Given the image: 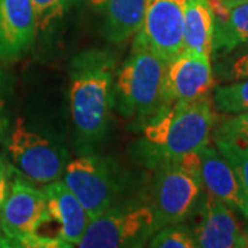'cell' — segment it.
<instances>
[{"mask_svg": "<svg viewBox=\"0 0 248 248\" xmlns=\"http://www.w3.org/2000/svg\"><path fill=\"white\" fill-rule=\"evenodd\" d=\"M116 57L108 48H87L69 63V107L76 145L94 151L109 131L113 108Z\"/></svg>", "mask_w": 248, "mask_h": 248, "instance_id": "obj_1", "label": "cell"}, {"mask_svg": "<svg viewBox=\"0 0 248 248\" xmlns=\"http://www.w3.org/2000/svg\"><path fill=\"white\" fill-rule=\"evenodd\" d=\"M214 123L213 101L208 97L161 108L142 130L138 159L156 169L177 163L208 143Z\"/></svg>", "mask_w": 248, "mask_h": 248, "instance_id": "obj_2", "label": "cell"}, {"mask_svg": "<svg viewBox=\"0 0 248 248\" xmlns=\"http://www.w3.org/2000/svg\"><path fill=\"white\" fill-rule=\"evenodd\" d=\"M167 61L151 50L135 47L117 71L113 107L124 117L151 119L161 109V89Z\"/></svg>", "mask_w": 248, "mask_h": 248, "instance_id": "obj_3", "label": "cell"}, {"mask_svg": "<svg viewBox=\"0 0 248 248\" xmlns=\"http://www.w3.org/2000/svg\"><path fill=\"white\" fill-rule=\"evenodd\" d=\"M50 221L45 190L28 182L17 170L11 169L9 190L0 210V243L18 247L48 248L51 241L39 234L43 223Z\"/></svg>", "mask_w": 248, "mask_h": 248, "instance_id": "obj_4", "label": "cell"}, {"mask_svg": "<svg viewBox=\"0 0 248 248\" xmlns=\"http://www.w3.org/2000/svg\"><path fill=\"white\" fill-rule=\"evenodd\" d=\"M152 205L113 204L98 217L90 219L81 236L79 248L143 247L159 231Z\"/></svg>", "mask_w": 248, "mask_h": 248, "instance_id": "obj_5", "label": "cell"}, {"mask_svg": "<svg viewBox=\"0 0 248 248\" xmlns=\"http://www.w3.org/2000/svg\"><path fill=\"white\" fill-rule=\"evenodd\" d=\"M7 152L14 169L28 181L47 185L61 179L66 166V153L42 134L31 130L21 117L7 137Z\"/></svg>", "mask_w": 248, "mask_h": 248, "instance_id": "obj_6", "label": "cell"}, {"mask_svg": "<svg viewBox=\"0 0 248 248\" xmlns=\"http://www.w3.org/2000/svg\"><path fill=\"white\" fill-rule=\"evenodd\" d=\"M62 181L79 199L90 219L116 203V166L108 157L83 153L66 163Z\"/></svg>", "mask_w": 248, "mask_h": 248, "instance_id": "obj_7", "label": "cell"}, {"mask_svg": "<svg viewBox=\"0 0 248 248\" xmlns=\"http://www.w3.org/2000/svg\"><path fill=\"white\" fill-rule=\"evenodd\" d=\"M203 190L200 177L179 163L157 167L152 208L159 226L184 222L196 210Z\"/></svg>", "mask_w": 248, "mask_h": 248, "instance_id": "obj_8", "label": "cell"}, {"mask_svg": "<svg viewBox=\"0 0 248 248\" xmlns=\"http://www.w3.org/2000/svg\"><path fill=\"white\" fill-rule=\"evenodd\" d=\"M186 0H146L145 14L133 46L151 50L169 62L184 50Z\"/></svg>", "mask_w": 248, "mask_h": 248, "instance_id": "obj_9", "label": "cell"}, {"mask_svg": "<svg viewBox=\"0 0 248 248\" xmlns=\"http://www.w3.org/2000/svg\"><path fill=\"white\" fill-rule=\"evenodd\" d=\"M214 83L211 55L182 50L166 65L161 108L208 97Z\"/></svg>", "mask_w": 248, "mask_h": 248, "instance_id": "obj_10", "label": "cell"}, {"mask_svg": "<svg viewBox=\"0 0 248 248\" xmlns=\"http://www.w3.org/2000/svg\"><path fill=\"white\" fill-rule=\"evenodd\" d=\"M199 222L195 226L196 247L200 248H246L244 231L234 217V211L210 193H202L196 205Z\"/></svg>", "mask_w": 248, "mask_h": 248, "instance_id": "obj_11", "label": "cell"}, {"mask_svg": "<svg viewBox=\"0 0 248 248\" xmlns=\"http://www.w3.org/2000/svg\"><path fill=\"white\" fill-rule=\"evenodd\" d=\"M37 35L32 0H0V61L27 55Z\"/></svg>", "mask_w": 248, "mask_h": 248, "instance_id": "obj_12", "label": "cell"}, {"mask_svg": "<svg viewBox=\"0 0 248 248\" xmlns=\"http://www.w3.org/2000/svg\"><path fill=\"white\" fill-rule=\"evenodd\" d=\"M199 172L207 193L225 203L233 211L248 218V196L231 163L208 143L199 149Z\"/></svg>", "mask_w": 248, "mask_h": 248, "instance_id": "obj_13", "label": "cell"}, {"mask_svg": "<svg viewBox=\"0 0 248 248\" xmlns=\"http://www.w3.org/2000/svg\"><path fill=\"white\" fill-rule=\"evenodd\" d=\"M50 219L58 225V239L63 247H78L87 229L90 217L79 199L63 181H54L43 187Z\"/></svg>", "mask_w": 248, "mask_h": 248, "instance_id": "obj_14", "label": "cell"}, {"mask_svg": "<svg viewBox=\"0 0 248 248\" xmlns=\"http://www.w3.org/2000/svg\"><path fill=\"white\" fill-rule=\"evenodd\" d=\"M104 19L102 33L112 43H123L140 31L146 0H90Z\"/></svg>", "mask_w": 248, "mask_h": 248, "instance_id": "obj_15", "label": "cell"}, {"mask_svg": "<svg viewBox=\"0 0 248 248\" xmlns=\"http://www.w3.org/2000/svg\"><path fill=\"white\" fill-rule=\"evenodd\" d=\"M215 29L211 0H186L184 18V50L211 55Z\"/></svg>", "mask_w": 248, "mask_h": 248, "instance_id": "obj_16", "label": "cell"}, {"mask_svg": "<svg viewBox=\"0 0 248 248\" xmlns=\"http://www.w3.org/2000/svg\"><path fill=\"white\" fill-rule=\"evenodd\" d=\"M248 43V3L236 4L215 17L211 57L219 60L239 46Z\"/></svg>", "mask_w": 248, "mask_h": 248, "instance_id": "obj_17", "label": "cell"}, {"mask_svg": "<svg viewBox=\"0 0 248 248\" xmlns=\"http://www.w3.org/2000/svg\"><path fill=\"white\" fill-rule=\"evenodd\" d=\"M213 107L225 115L248 112V79L231 81L214 91Z\"/></svg>", "mask_w": 248, "mask_h": 248, "instance_id": "obj_18", "label": "cell"}, {"mask_svg": "<svg viewBox=\"0 0 248 248\" xmlns=\"http://www.w3.org/2000/svg\"><path fill=\"white\" fill-rule=\"evenodd\" d=\"M153 248H196L193 231L182 222L161 226L149 241Z\"/></svg>", "mask_w": 248, "mask_h": 248, "instance_id": "obj_19", "label": "cell"}, {"mask_svg": "<svg viewBox=\"0 0 248 248\" xmlns=\"http://www.w3.org/2000/svg\"><path fill=\"white\" fill-rule=\"evenodd\" d=\"M79 1L80 0H32L37 33L48 31Z\"/></svg>", "mask_w": 248, "mask_h": 248, "instance_id": "obj_20", "label": "cell"}, {"mask_svg": "<svg viewBox=\"0 0 248 248\" xmlns=\"http://www.w3.org/2000/svg\"><path fill=\"white\" fill-rule=\"evenodd\" d=\"M217 76L223 81L248 79V43L217 60Z\"/></svg>", "mask_w": 248, "mask_h": 248, "instance_id": "obj_21", "label": "cell"}, {"mask_svg": "<svg viewBox=\"0 0 248 248\" xmlns=\"http://www.w3.org/2000/svg\"><path fill=\"white\" fill-rule=\"evenodd\" d=\"M214 138L248 148V112L222 119L214 131Z\"/></svg>", "mask_w": 248, "mask_h": 248, "instance_id": "obj_22", "label": "cell"}, {"mask_svg": "<svg viewBox=\"0 0 248 248\" xmlns=\"http://www.w3.org/2000/svg\"><path fill=\"white\" fill-rule=\"evenodd\" d=\"M215 143L217 149L231 163L232 169L234 170L240 184L248 196V148L222 140H215Z\"/></svg>", "mask_w": 248, "mask_h": 248, "instance_id": "obj_23", "label": "cell"}, {"mask_svg": "<svg viewBox=\"0 0 248 248\" xmlns=\"http://www.w3.org/2000/svg\"><path fill=\"white\" fill-rule=\"evenodd\" d=\"M13 93V80L9 73L0 69V142L7 141L10 134V101Z\"/></svg>", "mask_w": 248, "mask_h": 248, "instance_id": "obj_24", "label": "cell"}, {"mask_svg": "<svg viewBox=\"0 0 248 248\" xmlns=\"http://www.w3.org/2000/svg\"><path fill=\"white\" fill-rule=\"evenodd\" d=\"M11 169L13 167L7 164L4 157L0 156V210L3 207V203H4L6 196H7V190H9Z\"/></svg>", "mask_w": 248, "mask_h": 248, "instance_id": "obj_25", "label": "cell"}, {"mask_svg": "<svg viewBox=\"0 0 248 248\" xmlns=\"http://www.w3.org/2000/svg\"><path fill=\"white\" fill-rule=\"evenodd\" d=\"M241 3H248V0H211L214 16L221 17L225 14L226 10L236 6V4H241Z\"/></svg>", "mask_w": 248, "mask_h": 248, "instance_id": "obj_26", "label": "cell"}, {"mask_svg": "<svg viewBox=\"0 0 248 248\" xmlns=\"http://www.w3.org/2000/svg\"><path fill=\"white\" fill-rule=\"evenodd\" d=\"M243 231H244V234H246V240H247V244H248V218H247V223H246V228H244Z\"/></svg>", "mask_w": 248, "mask_h": 248, "instance_id": "obj_27", "label": "cell"}]
</instances>
